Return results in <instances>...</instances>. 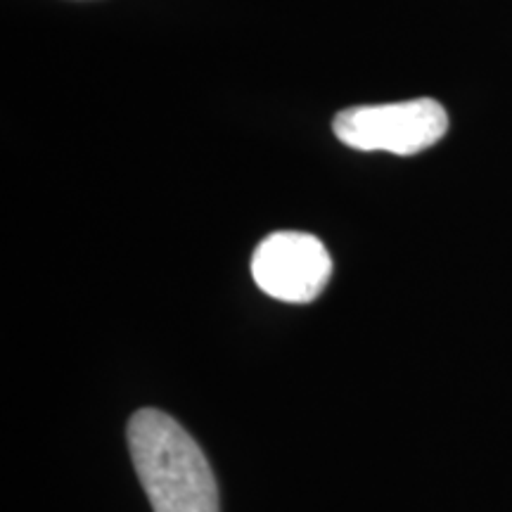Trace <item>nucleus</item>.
<instances>
[{
  "instance_id": "obj_3",
  "label": "nucleus",
  "mask_w": 512,
  "mask_h": 512,
  "mask_svg": "<svg viewBox=\"0 0 512 512\" xmlns=\"http://www.w3.org/2000/svg\"><path fill=\"white\" fill-rule=\"evenodd\" d=\"M332 259L316 235L280 230L261 240L252 256V278L261 292L287 304H309L325 290Z\"/></svg>"
},
{
  "instance_id": "obj_2",
  "label": "nucleus",
  "mask_w": 512,
  "mask_h": 512,
  "mask_svg": "<svg viewBox=\"0 0 512 512\" xmlns=\"http://www.w3.org/2000/svg\"><path fill=\"white\" fill-rule=\"evenodd\" d=\"M332 128L351 150L411 157L446 136L448 114L441 102L418 98L392 105L349 107L337 114Z\"/></svg>"
},
{
  "instance_id": "obj_1",
  "label": "nucleus",
  "mask_w": 512,
  "mask_h": 512,
  "mask_svg": "<svg viewBox=\"0 0 512 512\" xmlns=\"http://www.w3.org/2000/svg\"><path fill=\"white\" fill-rule=\"evenodd\" d=\"M128 448L155 512H219V486L197 441L155 408L128 420Z\"/></svg>"
}]
</instances>
